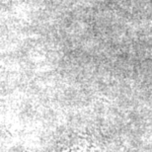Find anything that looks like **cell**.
I'll use <instances>...</instances> for the list:
<instances>
[{
  "label": "cell",
  "instance_id": "1",
  "mask_svg": "<svg viewBox=\"0 0 152 152\" xmlns=\"http://www.w3.org/2000/svg\"><path fill=\"white\" fill-rule=\"evenodd\" d=\"M72 148H73V147H71V148H68V149H65V150L63 151V152H69V151H70V150L72 149Z\"/></svg>",
  "mask_w": 152,
  "mask_h": 152
}]
</instances>
